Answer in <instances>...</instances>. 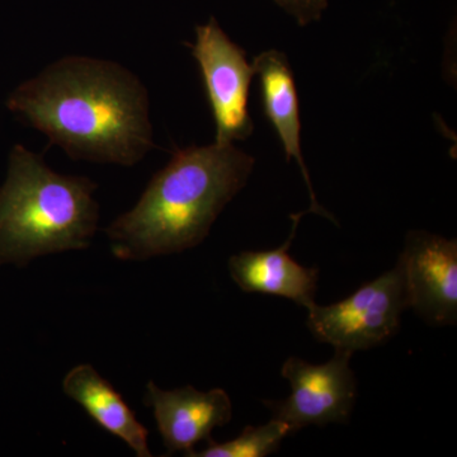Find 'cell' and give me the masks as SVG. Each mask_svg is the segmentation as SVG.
<instances>
[{
  "label": "cell",
  "mask_w": 457,
  "mask_h": 457,
  "mask_svg": "<svg viewBox=\"0 0 457 457\" xmlns=\"http://www.w3.org/2000/svg\"><path fill=\"white\" fill-rule=\"evenodd\" d=\"M189 47L212 108L216 143L248 139L254 130L248 101L255 73L245 51L228 37L213 17L196 27L195 42Z\"/></svg>",
  "instance_id": "5b68a950"
},
{
  "label": "cell",
  "mask_w": 457,
  "mask_h": 457,
  "mask_svg": "<svg viewBox=\"0 0 457 457\" xmlns=\"http://www.w3.org/2000/svg\"><path fill=\"white\" fill-rule=\"evenodd\" d=\"M291 435L290 427L272 418L263 426H246L234 440L216 444L209 442L206 449L195 451L191 457H264L276 453L281 442Z\"/></svg>",
  "instance_id": "7c38bea8"
},
{
  "label": "cell",
  "mask_w": 457,
  "mask_h": 457,
  "mask_svg": "<svg viewBox=\"0 0 457 457\" xmlns=\"http://www.w3.org/2000/svg\"><path fill=\"white\" fill-rule=\"evenodd\" d=\"M62 392L84 409L102 429L125 442L135 455L152 457L149 431L141 425L121 394L89 363L71 369L62 380Z\"/></svg>",
  "instance_id": "8fae6325"
},
{
  "label": "cell",
  "mask_w": 457,
  "mask_h": 457,
  "mask_svg": "<svg viewBox=\"0 0 457 457\" xmlns=\"http://www.w3.org/2000/svg\"><path fill=\"white\" fill-rule=\"evenodd\" d=\"M405 309L404 278L398 263L347 299L326 306L312 303L308 328L319 342L353 353L378 347L395 336Z\"/></svg>",
  "instance_id": "277c9868"
},
{
  "label": "cell",
  "mask_w": 457,
  "mask_h": 457,
  "mask_svg": "<svg viewBox=\"0 0 457 457\" xmlns=\"http://www.w3.org/2000/svg\"><path fill=\"white\" fill-rule=\"evenodd\" d=\"M96 191L88 177L57 173L16 144L0 187V266L89 248L99 222Z\"/></svg>",
  "instance_id": "3957f363"
},
{
  "label": "cell",
  "mask_w": 457,
  "mask_h": 457,
  "mask_svg": "<svg viewBox=\"0 0 457 457\" xmlns=\"http://www.w3.org/2000/svg\"><path fill=\"white\" fill-rule=\"evenodd\" d=\"M408 308L433 326L457 320V240L409 231L398 262Z\"/></svg>",
  "instance_id": "52a82bcc"
},
{
  "label": "cell",
  "mask_w": 457,
  "mask_h": 457,
  "mask_svg": "<svg viewBox=\"0 0 457 457\" xmlns=\"http://www.w3.org/2000/svg\"><path fill=\"white\" fill-rule=\"evenodd\" d=\"M5 107L73 161L134 167L156 146L145 84L112 60L62 57L16 87Z\"/></svg>",
  "instance_id": "6da1fadb"
},
{
  "label": "cell",
  "mask_w": 457,
  "mask_h": 457,
  "mask_svg": "<svg viewBox=\"0 0 457 457\" xmlns=\"http://www.w3.org/2000/svg\"><path fill=\"white\" fill-rule=\"evenodd\" d=\"M351 357L350 351L336 350L333 359L323 365L296 357L286 360L281 375L290 384L291 394L285 400L264 402L272 418L290 427L291 433L312 425L347 423L357 398Z\"/></svg>",
  "instance_id": "8992f818"
},
{
  "label": "cell",
  "mask_w": 457,
  "mask_h": 457,
  "mask_svg": "<svg viewBox=\"0 0 457 457\" xmlns=\"http://www.w3.org/2000/svg\"><path fill=\"white\" fill-rule=\"evenodd\" d=\"M303 215L305 212L291 216L293 231L284 245L272 251H245L231 255L228 273L245 293L275 295L306 309L315 303L319 270L303 267L288 254Z\"/></svg>",
  "instance_id": "9c48e42d"
},
{
  "label": "cell",
  "mask_w": 457,
  "mask_h": 457,
  "mask_svg": "<svg viewBox=\"0 0 457 457\" xmlns=\"http://www.w3.org/2000/svg\"><path fill=\"white\" fill-rule=\"evenodd\" d=\"M254 163L234 143L174 150L137 204L104 230L111 252L121 261H146L200 245Z\"/></svg>",
  "instance_id": "7a4b0ae2"
},
{
  "label": "cell",
  "mask_w": 457,
  "mask_h": 457,
  "mask_svg": "<svg viewBox=\"0 0 457 457\" xmlns=\"http://www.w3.org/2000/svg\"><path fill=\"white\" fill-rule=\"evenodd\" d=\"M145 404L153 409L156 427L168 455L192 456L200 442H212V433L233 417L230 396L220 387L201 392L194 386L163 390L149 381Z\"/></svg>",
  "instance_id": "ba28073f"
},
{
  "label": "cell",
  "mask_w": 457,
  "mask_h": 457,
  "mask_svg": "<svg viewBox=\"0 0 457 457\" xmlns=\"http://www.w3.org/2000/svg\"><path fill=\"white\" fill-rule=\"evenodd\" d=\"M252 64H253L255 75L260 78L262 108H263L264 116L278 132L287 162L295 159L299 164L303 180L311 192V209L305 212L318 213L336 222L333 216L318 204L312 189L311 174L303 162L299 95H297L293 69L287 56L276 50L264 51L254 57Z\"/></svg>",
  "instance_id": "30bf717a"
},
{
  "label": "cell",
  "mask_w": 457,
  "mask_h": 457,
  "mask_svg": "<svg viewBox=\"0 0 457 457\" xmlns=\"http://www.w3.org/2000/svg\"><path fill=\"white\" fill-rule=\"evenodd\" d=\"M273 2L302 27L320 21L329 4L328 0H273Z\"/></svg>",
  "instance_id": "4fadbf2b"
}]
</instances>
